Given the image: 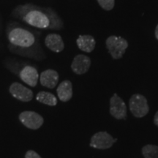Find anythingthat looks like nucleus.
<instances>
[{
  "mask_svg": "<svg viewBox=\"0 0 158 158\" xmlns=\"http://www.w3.org/2000/svg\"><path fill=\"white\" fill-rule=\"evenodd\" d=\"M9 41L16 46L28 48L35 43V38L30 31L21 28L13 29L8 35Z\"/></svg>",
  "mask_w": 158,
  "mask_h": 158,
  "instance_id": "obj_1",
  "label": "nucleus"
},
{
  "mask_svg": "<svg viewBox=\"0 0 158 158\" xmlns=\"http://www.w3.org/2000/svg\"><path fill=\"white\" fill-rule=\"evenodd\" d=\"M106 45L110 56L114 59H121L128 47V43L125 39L115 35L108 37Z\"/></svg>",
  "mask_w": 158,
  "mask_h": 158,
  "instance_id": "obj_2",
  "label": "nucleus"
},
{
  "mask_svg": "<svg viewBox=\"0 0 158 158\" xmlns=\"http://www.w3.org/2000/svg\"><path fill=\"white\" fill-rule=\"evenodd\" d=\"M129 107L132 114L137 118L143 117L149 111L147 98L141 94H134L131 96Z\"/></svg>",
  "mask_w": 158,
  "mask_h": 158,
  "instance_id": "obj_3",
  "label": "nucleus"
},
{
  "mask_svg": "<svg viewBox=\"0 0 158 158\" xmlns=\"http://www.w3.org/2000/svg\"><path fill=\"white\" fill-rule=\"evenodd\" d=\"M117 139L107 132L101 131L94 134L90 140V147L98 149H108L114 145Z\"/></svg>",
  "mask_w": 158,
  "mask_h": 158,
  "instance_id": "obj_4",
  "label": "nucleus"
},
{
  "mask_svg": "<svg viewBox=\"0 0 158 158\" xmlns=\"http://www.w3.org/2000/svg\"><path fill=\"white\" fill-rule=\"evenodd\" d=\"M19 120L25 127L31 130H37L43 124L44 119L40 114L31 110H26L19 114Z\"/></svg>",
  "mask_w": 158,
  "mask_h": 158,
  "instance_id": "obj_5",
  "label": "nucleus"
},
{
  "mask_svg": "<svg viewBox=\"0 0 158 158\" xmlns=\"http://www.w3.org/2000/svg\"><path fill=\"white\" fill-rule=\"evenodd\" d=\"M26 23L40 29H46L50 26V20L45 13L39 10H31L23 18Z\"/></svg>",
  "mask_w": 158,
  "mask_h": 158,
  "instance_id": "obj_6",
  "label": "nucleus"
},
{
  "mask_svg": "<svg viewBox=\"0 0 158 158\" xmlns=\"http://www.w3.org/2000/svg\"><path fill=\"white\" fill-rule=\"evenodd\" d=\"M127 106L123 100L114 94L110 99V114L116 119H123L127 116Z\"/></svg>",
  "mask_w": 158,
  "mask_h": 158,
  "instance_id": "obj_7",
  "label": "nucleus"
},
{
  "mask_svg": "<svg viewBox=\"0 0 158 158\" xmlns=\"http://www.w3.org/2000/svg\"><path fill=\"white\" fill-rule=\"evenodd\" d=\"M10 93L15 99L22 102H29L33 99V92L19 82H14L9 88Z\"/></svg>",
  "mask_w": 158,
  "mask_h": 158,
  "instance_id": "obj_8",
  "label": "nucleus"
},
{
  "mask_svg": "<svg viewBox=\"0 0 158 158\" xmlns=\"http://www.w3.org/2000/svg\"><path fill=\"white\" fill-rule=\"evenodd\" d=\"M91 66V59L84 54H78L74 57L71 64V69L77 75H83L88 72Z\"/></svg>",
  "mask_w": 158,
  "mask_h": 158,
  "instance_id": "obj_9",
  "label": "nucleus"
},
{
  "mask_svg": "<svg viewBox=\"0 0 158 158\" xmlns=\"http://www.w3.org/2000/svg\"><path fill=\"white\" fill-rule=\"evenodd\" d=\"M59 74L56 70L48 69L42 72L40 76V81L43 86L54 89L56 87L59 82Z\"/></svg>",
  "mask_w": 158,
  "mask_h": 158,
  "instance_id": "obj_10",
  "label": "nucleus"
},
{
  "mask_svg": "<svg viewBox=\"0 0 158 158\" xmlns=\"http://www.w3.org/2000/svg\"><path fill=\"white\" fill-rule=\"evenodd\" d=\"M20 78L29 86L35 87L38 81L39 74L35 68L31 66H26L20 73Z\"/></svg>",
  "mask_w": 158,
  "mask_h": 158,
  "instance_id": "obj_11",
  "label": "nucleus"
},
{
  "mask_svg": "<svg viewBox=\"0 0 158 158\" xmlns=\"http://www.w3.org/2000/svg\"><path fill=\"white\" fill-rule=\"evenodd\" d=\"M46 47L53 52H62L64 48V44L62 37L57 34H49L45 39Z\"/></svg>",
  "mask_w": 158,
  "mask_h": 158,
  "instance_id": "obj_12",
  "label": "nucleus"
},
{
  "mask_svg": "<svg viewBox=\"0 0 158 158\" xmlns=\"http://www.w3.org/2000/svg\"><path fill=\"white\" fill-rule=\"evenodd\" d=\"M76 44L80 50L86 53H91L95 48L96 41L92 35H80L77 39Z\"/></svg>",
  "mask_w": 158,
  "mask_h": 158,
  "instance_id": "obj_13",
  "label": "nucleus"
},
{
  "mask_svg": "<svg viewBox=\"0 0 158 158\" xmlns=\"http://www.w3.org/2000/svg\"><path fill=\"white\" fill-rule=\"evenodd\" d=\"M56 92L61 101H69L73 97V85L70 81L65 80L60 83L57 87Z\"/></svg>",
  "mask_w": 158,
  "mask_h": 158,
  "instance_id": "obj_14",
  "label": "nucleus"
},
{
  "mask_svg": "<svg viewBox=\"0 0 158 158\" xmlns=\"http://www.w3.org/2000/svg\"><path fill=\"white\" fill-rule=\"evenodd\" d=\"M36 100L41 103L49 106H55L57 104V98L54 94L48 92H40L36 96Z\"/></svg>",
  "mask_w": 158,
  "mask_h": 158,
  "instance_id": "obj_15",
  "label": "nucleus"
},
{
  "mask_svg": "<svg viewBox=\"0 0 158 158\" xmlns=\"http://www.w3.org/2000/svg\"><path fill=\"white\" fill-rule=\"evenodd\" d=\"M141 151L144 158H158V146L147 144L142 148Z\"/></svg>",
  "mask_w": 158,
  "mask_h": 158,
  "instance_id": "obj_16",
  "label": "nucleus"
},
{
  "mask_svg": "<svg viewBox=\"0 0 158 158\" xmlns=\"http://www.w3.org/2000/svg\"><path fill=\"white\" fill-rule=\"evenodd\" d=\"M97 1L100 7L106 11L111 10L115 5V0H97Z\"/></svg>",
  "mask_w": 158,
  "mask_h": 158,
  "instance_id": "obj_17",
  "label": "nucleus"
},
{
  "mask_svg": "<svg viewBox=\"0 0 158 158\" xmlns=\"http://www.w3.org/2000/svg\"><path fill=\"white\" fill-rule=\"evenodd\" d=\"M25 158H42L34 150H29L25 154Z\"/></svg>",
  "mask_w": 158,
  "mask_h": 158,
  "instance_id": "obj_18",
  "label": "nucleus"
},
{
  "mask_svg": "<svg viewBox=\"0 0 158 158\" xmlns=\"http://www.w3.org/2000/svg\"><path fill=\"white\" fill-rule=\"evenodd\" d=\"M154 123H155L156 126H157L158 127V110L155 115V118H154Z\"/></svg>",
  "mask_w": 158,
  "mask_h": 158,
  "instance_id": "obj_19",
  "label": "nucleus"
},
{
  "mask_svg": "<svg viewBox=\"0 0 158 158\" xmlns=\"http://www.w3.org/2000/svg\"><path fill=\"white\" fill-rule=\"evenodd\" d=\"M155 37L158 40V24L157 25V27H156V28H155Z\"/></svg>",
  "mask_w": 158,
  "mask_h": 158,
  "instance_id": "obj_20",
  "label": "nucleus"
}]
</instances>
